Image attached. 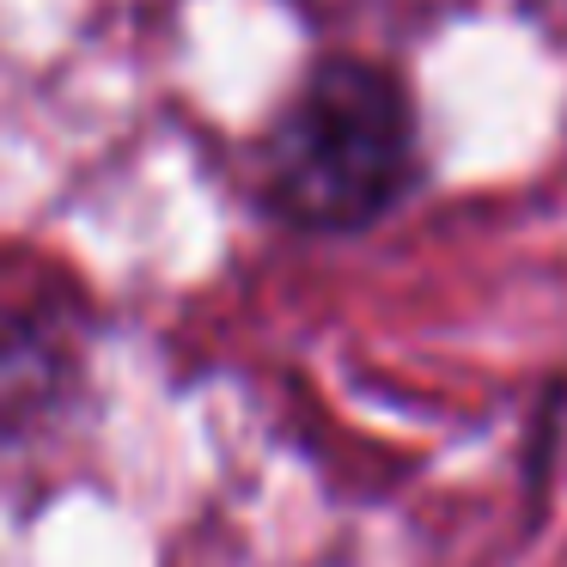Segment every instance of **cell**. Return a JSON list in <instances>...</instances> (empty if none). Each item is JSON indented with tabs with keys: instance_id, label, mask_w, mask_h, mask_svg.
Listing matches in <instances>:
<instances>
[{
	"instance_id": "obj_1",
	"label": "cell",
	"mask_w": 567,
	"mask_h": 567,
	"mask_svg": "<svg viewBox=\"0 0 567 567\" xmlns=\"http://www.w3.org/2000/svg\"><path fill=\"white\" fill-rule=\"evenodd\" d=\"M415 189V116L384 68L323 62L262 147V196L299 233H360Z\"/></svg>"
}]
</instances>
